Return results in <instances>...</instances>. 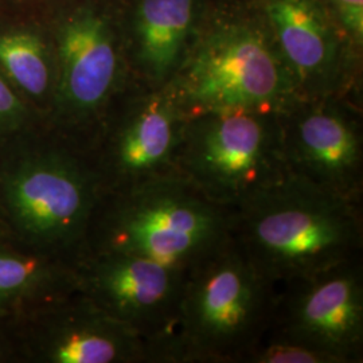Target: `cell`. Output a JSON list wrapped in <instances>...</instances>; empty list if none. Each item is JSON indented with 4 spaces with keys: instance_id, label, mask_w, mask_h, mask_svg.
<instances>
[{
    "instance_id": "cell-1",
    "label": "cell",
    "mask_w": 363,
    "mask_h": 363,
    "mask_svg": "<svg viewBox=\"0 0 363 363\" xmlns=\"http://www.w3.org/2000/svg\"><path fill=\"white\" fill-rule=\"evenodd\" d=\"M101 195L85 145L45 123L0 148V205L19 247L77 264Z\"/></svg>"
},
{
    "instance_id": "cell-2",
    "label": "cell",
    "mask_w": 363,
    "mask_h": 363,
    "mask_svg": "<svg viewBox=\"0 0 363 363\" xmlns=\"http://www.w3.org/2000/svg\"><path fill=\"white\" fill-rule=\"evenodd\" d=\"M230 235L274 286L362 257V201L294 174L232 208Z\"/></svg>"
},
{
    "instance_id": "cell-3",
    "label": "cell",
    "mask_w": 363,
    "mask_h": 363,
    "mask_svg": "<svg viewBox=\"0 0 363 363\" xmlns=\"http://www.w3.org/2000/svg\"><path fill=\"white\" fill-rule=\"evenodd\" d=\"M230 223V208L214 203L172 174L103 193L84 255L127 253L189 272L229 241Z\"/></svg>"
},
{
    "instance_id": "cell-4",
    "label": "cell",
    "mask_w": 363,
    "mask_h": 363,
    "mask_svg": "<svg viewBox=\"0 0 363 363\" xmlns=\"http://www.w3.org/2000/svg\"><path fill=\"white\" fill-rule=\"evenodd\" d=\"M274 300L230 235L186 274L169 363H242L268 333Z\"/></svg>"
},
{
    "instance_id": "cell-5",
    "label": "cell",
    "mask_w": 363,
    "mask_h": 363,
    "mask_svg": "<svg viewBox=\"0 0 363 363\" xmlns=\"http://www.w3.org/2000/svg\"><path fill=\"white\" fill-rule=\"evenodd\" d=\"M164 88L187 117L230 109L277 113L298 99L276 46L247 26L201 39Z\"/></svg>"
},
{
    "instance_id": "cell-6",
    "label": "cell",
    "mask_w": 363,
    "mask_h": 363,
    "mask_svg": "<svg viewBox=\"0 0 363 363\" xmlns=\"http://www.w3.org/2000/svg\"><path fill=\"white\" fill-rule=\"evenodd\" d=\"M177 174L222 208L242 205L289 174L277 113L230 109L187 117Z\"/></svg>"
},
{
    "instance_id": "cell-7",
    "label": "cell",
    "mask_w": 363,
    "mask_h": 363,
    "mask_svg": "<svg viewBox=\"0 0 363 363\" xmlns=\"http://www.w3.org/2000/svg\"><path fill=\"white\" fill-rule=\"evenodd\" d=\"M125 89V88H124ZM108 106L86 143L103 193L177 174L187 116L162 88H147Z\"/></svg>"
},
{
    "instance_id": "cell-8",
    "label": "cell",
    "mask_w": 363,
    "mask_h": 363,
    "mask_svg": "<svg viewBox=\"0 0 363 363\" xmlns=\"http://www.w3.org/2000/svg\"><path fill=\"white\" fill-rule=\"evenodd\" d=\"M265 335L308 346L335 363L363 362L362 257L276 286Z\"/></svg>"
},
{
    "instance_id": "cell-9",
    "label": "cell",
    "mask_w": 363,
    "mask_h": 363,
    "mask_svg": "<svg viewBox=\"0 0 363 363\" xmlns=\"http://www.w3.org/2000/svg\"><path fill=\"white\" fill-rule=\"evenodd\" d=\"M52 130L85 145L108 106L127 86L123 58L111 28L99 13L82 10L57 35Z\"/></svg>"
},
{
    "instance_id": "cell-10",
    "label": "cell",
    "mask_w": 363,
    "mask_h": 363,
    "mask_svg": "<svg viewBox=\"0 0 363 363\" xmlns=\"http://www.w3.org/2000/svg\"><path fill=\"white\" fill-rule=\"evenodd\" d=\"M78 292L152 343L169 363L186 271L127 253H85L76 264Z\"/></svg>"
},
{
    "instance_id": "cell-11",
    "label": "cell",
    "mask_w": 363,
    "mask_h": 363,
    "mask_svg": "<svg viewBox=\"0 0 363 363\" xmlns=\"http://www.w3.org/2000/svg\"><path fill=\"white\" fill-rule=\"evenodd\" d=\"M21 363H160L155 346L81 292L15 319Z\"/></svg>"
},
{
    "instance_id": "cell-12",
    "label": "cell",
    "mask_w": 363,
    "mask_h": 363,
    "mask_svg": "<svg viewBox=\"0 0 363 363\" xmlns=\"http://www.w3.org/2000/svg\"><path fill=\"white\" fill-rule=\"evenodd\" d=\"M327 99H296L277 112L286 169L330 193L362 201V133Z\"/></svg>"
},
{
    "instance_id": "cell-13",
    "label": "cell",
    "mask_w": 363,
    "mask_h": 363,
    "mask_svg": "<svg viewBox=\"0 0 363 363\" xmlns=\"http://www.w3.org/2000/svg\"><path fill=\"white\" fill-rule=\"evenodd\" d=\"M276 49L298 99H323L337 91L342 65L337 38L315 0H267Z\"/></svg>"
},
{
    "instance_id": "cell-14",
    "label": "cell",
    "mask_w": 363,
    "mask_h": 363,
    "mask_svg": "<svg viewBox=\"0 0 363 363\" xmlns=\"http://www.w3.org/2000/svg\"><path fill=\"white\" fill-rule=\"evenodd\" d=\"M76 291V262L0 244V319L22 318Z\"/></svg>"
},
{
    "instance_id": "cell-15",
    "label": "cell",
    "mask_w": 363,
    "mask_h": 363,
    "mask_svg": "<svg viewBox=\"0 0 363 363\" xmlns=\"http://www.w3.org/2000/svg\"><path fill=\"white\" fill-rule=\"evenodd\" d=\"M194 0H142L136 13V65L145 85L164 86L187 52Z\"/></svg>"
},
{
    "instance_id": "cell-16",
    "label": "cell",
    "mask_w": 363,
    "mask_h": 363,
    "mask_svg": "<svg viewBox=\"0 0 363 363\" xmlns=\"http://www.w3.org/2000/svg\"><path fill=\"white\" fill-rule=\"evenodd\" d=\"M0 73L45 123L55 94L57 67L46 42L34 33L0 34Z\"/></svg>"
},
{
    "instance_id": "cell-17",
    "label": "cell",
    "mask_w": 363,
    "mask_h": 363,
    "mask_svg": "<svg viewBox=\"0 0 363 363\" xmlns=\"http://www.w3.org/2000/svg\"><path fill=\"white\" fill-rule=\"evenodd\" d=\"M242 363H335L333 358L308 346L264 335Z\"/></svg>"
},
{
    "instance_id": "cell-18",
    "label": "cell",
    "mask_w": 363,
    "mask_h": 363,
    "mask_svg": "<svg viewBox=\"0 0 363 363\" xmlns=\"http://www.w3.org/2000/svg\"><path fill=\"white\" fill-rule=\"evenodd\" d=\"M40 123V117L13 91L0 73V148Z\"/></svg>"
},
{
    "instance_id": "cell-19",
    "label": "cell",
    "mask_w": 363,
    "mask_h": 363,
    "mask_svg": "<svg viewBox=\"0 0 363 363\" xmlns=\"http://www.w3.org/2000/svg\"><path fill=\"white\" fill-rule=\"evenodd\" d=\"M346 30L361 43L363 37V0H330Z\"/></svg>"
},
{
    "instance_id": "cell-20",
    "label": "cell",
    "mask_w": 363,
    "mask_h": 363,
    "mask_svg": "<svg viewBox=\"0 0 363 363\" xmlns=\"http://www.w3.org/2000/svg\"><path fill=\"white\" fill-rule=\"evenodd\" d=\"M0 363H21L15 319H0Z\"/></svg>"
},
{
    "instance_id": "cell-21",
    "label": "cell",
    "mask_w": 363,
    "mask_h": 363,
    "mask_svg": "<svg viewBox=\"0 0 363 363\" xmlns=\"http://www.w3.org/2000/svg\"><path fill=\"white\" fill-rule=\"evenodd\" d=\"M6 242H13V235L9 229V225L4 218V213L0 205V244H6ZM15 244V242H13Z\"/></svg>"
}]
</instances>
